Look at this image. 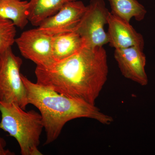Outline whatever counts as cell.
Instances as JSON below:
<instances>
[{
    "mask_svg": "<svg viewBox=\"0 0 155 155\" xmlns=\"http://www.w3.org/2000/svg\"><path fill=\"white\" fill-rule=\"evenodd\" d=\"M107 56L104 47L84 46L47 68L36 67V83L59 93L95 105L107 80Z\"/></svg>",
    "mask_w": 155,
    "mask_h": 155,
    "instance_id": "1",
    "label": "cell"
},
{
    "mask_svg": "<svg viewBox=\"0 0 155 155\" xmlns=\"http://www.w3.org/2000/svg\"><path fill=\"white\" fill-rule=\"evenodd\" d=\"M27 91L28 104L33 105L41 115L46 134L45 144L57 139L66 123L73 119H94L103 125H110L114 118L102 113L95 105L58 92L48 86L34 83L22 74Z\"/></svg>",
    "mask_w": 155,
    "mask_h": 155,
    "instance_id": "2",
    "label": "cell"
},
{
    "mask_svg": "<svg viewBox=\"0 0 155 155\" xmlns=\"http://www.w3.org/2000/svg\"><path fill=\"white\" fill-rule=\"evenodd\" d=\"M0 129L17 140L22 155H42L38 149L44 127L41 115L16 104L0 101Z\"/></svg>",
    "mask_w": 155,
    "mask_h": 155,
    "instance_id": "3",
    "label": "cell"
},
{
    "mask_svg": "<svg viewBox=\"0 0 155 155\" xmlns=\"http://www.w3.org/2000/svg\"><path fill=\"white\" fill-rule=\"evenodd\" d=\"M22 63L11 48L0 54V101L14 103L25 110L29 104L20 72Z\"/></svg>",
    "mask_w": 155,
    "mask_h": 155,
    "instance_id": "4",
    "label": "cell"
},
{
    "mask_svg": "<svg viewBox=\"0 0 155 155\" xmlns=\"http://www.w3.org/2000/svg\"><path fill=\"white\" fill-rule=\"evenodd\" d=\"M110 11L104 0H90L75 31L83 39L85 46L103 47L109 43L105 25Z\"/></svg>",
    "mask_w": 155,
    "mask_h": 155,
    "instance_id": "5",
    "label": "cell"
},
{
    "mask_svg": "<svg viewBox=\"0 0 155 155\" xmlns=\"http://www.w3.org/2000/svg\"><path fill=\"white\" fill-rule=\"evenodd\" d=\"M52 37L37 28L22 32L15 43L23 57L32 61L36 67L47 68L55 63Z\"/></svg>",
    "mask_w": 155,
    "mask_h": 155,
    "instance_id": "6",
    "label": "cell"
},
{
    "mask_svg": "<svg viewBox=\"0 0 155 155\" xmlns=\"http://www.w3.org/2000/svg\"><path fill=\"white\" fill-rule=\"evenodd\" d=\"M86 8L81 1L70 2L58 13L45 20L38 28L51 36L75 31Z\"/></svg>",
    "mask_w": 155,
    "mask_h": 155,
    "instance_id": "7",
    "label": "cell"
},
{
    "mask_svg": "<svg viewBox=\"0 0 155 155\" xmlns=\"http://www.w3.org/2000/svg\"><path fill=\"white\" fill-rule=\"evenodd\" d=\"M114 58L122 75L141 86H146L148 79L145 71L146 58L143 50L137 47L115 49Z\"/></svg>",
    "mask_w": 155,
    "mask_h": 155,
    "instance_id": "8",
    "label": "cell"
},
{
    "mask_svg": "<svg viewBox=\"0 0 155 155\" xmlns=\"http://www.w3.org/2000/svg\"><path fill=\"white\" fill-rule=\"evenodd\" d=\"M108 40L115 49L137 47L143 50L144 41L142 35L135 30L130 22L110 12L107 18Z\"/></svg>",
    "mask_w": 155,
    "mask_h": 155,
    "instance_id": "9",
    "label": "cell"
},
{
    "mask_svg": "<svg viewBox=\"0 0 155 155\" xmlns=\"http://www.w3.org/2000/svg\"><path fill=\"white\" fill-rule=\"evenodd\" d=\"M84 46L83 39L76 31L53 36L52 49L55 63L75 54Z\"/></svg>",
    "mask_w": 155,
    "mask_h": 155,
    "instance_id": "10",
    "label": "cell"
},
{
    "mask_svg": "<svg viewBox=\"0 0 155 155\" xmlns=\"http://www.w3.org/2000/svg\"><path fill=\"white\" fill-rule=\"evenodd\" d=\"M76 0H30L28 2V19L32 25L38 26L54 15L66 4Z\"/></svg>",
    "mask_w": 155,
    "mask_h": 155,
    "instance_id": "11",
    "label": "cell"
},
{
    "mask_svg": "<svg viewBox=\"0 0 155 155\" xmlns=\"http://www.w3.org/2000/svg\"><path fill=\"white\" fill-rule=\"evenodd\" d=\"M28 2L22 0H0V17L11 20L23 29L28 24Z\"/></svg>",
    "mask_w": 155,
    "mask_h": 155,
    "instance_id": "12",
    "label": "cell"
},
{
    "mask_svg": "<svg viewBox=\"0 0 155 155\" xmlns=\"http://www.w3.org/2000/svg\"><path fill=\"white\" fill-rule=\"evenodd\" d=\"M112 14L130 22L134 18L137 21L143 20L147 11L137 0H108Z\"/></svg>",
    "mask_w": 155,
    "mask_h": 155,
    "instance_id": "13",
    "label": "cell"
},
{
    "mask_svg": "<svg viewBox=\"0 0 155 155\" xmlns=\"http://www.w3.org/2000/svg\"><path fill=\"white\" fill-rule=\"evenodd\" d=\"M16 26L9 19L0 17V54L5 51L15 42Z\"/></svg>",
    "mask_w": 155,
    "mask_h": 155,
    "instance_id": "14",
    "label": "cell"
},
{
    "mask_svg": "<svg viewBox=\"0 0 155 155\" xmlns=\"http://www.w3.org/2000/svg\"><path fill=\"white\" fill-rule=\"evenodd\" d=\"M6 142L5 140L0 137V155H13L14 153L8 149H6Z\"/></svg>",
    "mask_w": 155,
    "mask_h": 155,
    "instance_id": "15",
    "label": "cell"
}]
</instances>
